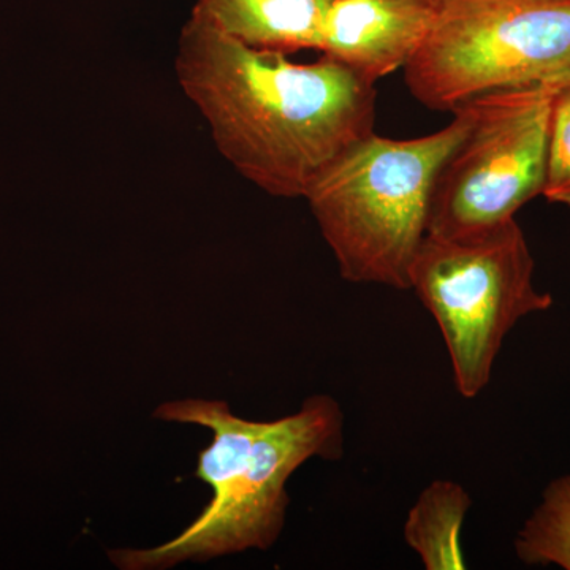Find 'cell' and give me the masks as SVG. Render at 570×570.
Segmentation results:
<instances>
[{
    "instance_id": "obj_1",
    "label": "cell",
    "mask_w": 570,
    "mask_h": 570,
    "mask_svg": "<svg viewBox=\"0 0 570 570\" xmlns=\"http://www.w3.org/2000/svg\"><path fill=\"white\" fill-rule=\"evenodd\" d=\"M175 71L220 156L273 197L305 198L348 146L374 132L373 82L328 56L294 62L189 18Z\"/></svg>"
},
{
    "instance_id": "obj_2",
    "label": "cell",
    "mask_w": 570,
    "mask_h": 570,
    "mask_svg": "<svg viewBox=\"0 0 570 570\" xmlns=\"http://www.w3.org/2000/svg\"><path fill=\"white\" fill-rule=\"evenodd\" d=\"M154 417L212 431L195 478L213 498L175 539L153 549L110 551L122 570H165L268 550L284 530L291 475L307 460L336 461L344 453L343 409L328 395L307 397L298 412L273 422L236 417L225 401L193 397L160 404Z\"/></svg>"
},
{
    "instance_id": "obj_3",
    "label": "cell",
    "mask_w": 570,
    "mask_h": 570,
    "mask_svg": "<svg viewBox=\"0 0 570 570\" xmlns=\"http://www.w3.org/2000/svg\"><path fill=\"white\" fill-rule=\"evenodd\" d=\"M438 132L395 140L371 132L318 176L307 204L348 283L411 288L442 165L472 121L469 104Z\"/></svg>"
},
{
    "instance_id": "obj_4",
    "label": "cell",
    "mask_w": 570,
    "mask_h": 570,
    "mask_svg": "<svg viewBox=\"0 0 570 570\" xmlns=\"http://www.w3.org/2000/svg\"><path fill=\"white\" fill-rule=\"evenodd\" d=\"M534 269L515 217L478 234L426 235L411 288L438 322L461 396L472 400L487 389L502 343L521 318L553 306V296L535 287Z\"/></svg>"
},
{
    "instance_id": "obj_5",
    "label": "cell",
    "mask_w": 570,
    "mask_h": 570,
    "mask_svg": "<svg viewBox=\"0 0 570 570\" xmlns=\"http://www.w3.org/2000/svg\"><path fill=\"white\" fill-rule=\"evenodd\" d=\"M404 78L436 111L499 89L570 86V0H444Z\"/></svg>"
},
{
    "instance_id": "obj_6",
    "label": "cell",
    "mask_w": 570,
    "mask_h": 570,
    "mask_svg": "<svg viewBox=\"0 0 570 570\" xmlns=\"http://www.w3.org/2000/svg\"><path fill=\"white\" fill-rule=\"evenodd\" d=\"M566 88L523 86L469 100L471 126L434 183L428 235L478 234L542 195L554 102Z\"/></svg>"
},
{
    "instance_id": "obj_7",
    "label": "cell",
    "mask_w": 570,
    "mask_h": 570,
    "mask_svg": "<svg viewBox=\"0 0 570 570\" xmlns=\"http://www.w3.org/2000/svg\"><path fill=\"white\" fill-rule=\"evenodd\" d=\"M438 10L433 0H333L321 52L376 85L414 58Z\"/></svg>"
},
{
    "instance_id": "obj_8",
    "label": "cell",
    "mask_w": 570,
    "mask_h": 570,
    "mask_svg": "<svg viewBox=\"0 0 570 570\" xmlns=\"http://www.w3.org/2000/svg\"><path fill=\"white\" fill-rule=\"evenodd\" d=\"M333 0H197L193 20L253 50L321 51Z\"/></svg>"
},
{
    "instance_id": "obj_9",
    "label": "cell",
    "mask_w": 570,
    "mask_h": 570,
    "mask_svg": "<svg viewBox=\"0 0 570 570\" xmlns=\"http://www.w3.org/2000/svg\"><path fill=\"white\" fill-rule=\"evenodd\" d=\"M471 497L460 483L434 480L420 493L404 521V542L426 570L466 569L461 530Z\"/></svg>"
},
{
    "instance_id": "obj_10",
    "label": "cell",
    "mask_w": 570,
    "mask_h": 570,
    "mask_svg": "<svg viewBox=\"0 0 570 570\" xmlns=\"http://www.w3.org/2000/svg\"><path fill=\"white\" fill-rule=\"evenodd\" d=\"M515 553L527 566L570 570V474L551 480L543 490L517 535Z\"/></svg>"
},
{
    "instance_id": "obj_11",
    "label": "cell",
    "mask_w": 570,
    "mask_h": 570,
    "mask_svg": "<svg viewBox=\"0 0 570 570\" xmlns=\"http://www.w3.org/2000/svg\"><path fill=\"white\" fill-rule=\"evenodd\" d=\"M542 195L551 204L570 206V86L554 102Z\"/></svg>"
},
{
    "instance_id": "obj_12",
    "label": "cell",
    "mask_w": 570,
    "mask_h": 570,
    "mask_svg": "<svg viewBox=\"0 0 570 570\" xmlns=\"http://www.w3.org/2000/svg\"><path fill=\"white\" fill-rule=\"evenodd\" d=\"M433 2L441 3L444 2V0H433Z\"/></svg>"
}]
</instances>
